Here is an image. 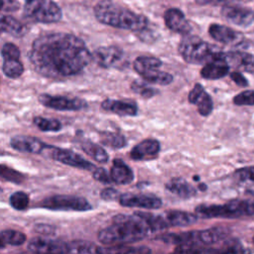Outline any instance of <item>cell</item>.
Instances as JSON below:
<instances>
[{
    "label": "cell",
    "mask_w": 254,
    "mask_h": 254,
    "mask_svg": "<svg viewBox=\"0 0 254 254\" xmlns=\"http://www.w3.org/2000/svg\"><path fill=\"white\" fill-rule=\"evenodd\" d=\"M1 32L6 33L15 38H22L29 32V27L25 23L17 20L11 15L2 14L1 16Z\"/></svg>",
    "instance_id": "cell-25"
},
{
    "label": "cell",
    "mask_w": 254,
    "mask_h": 254,
    "mask_svg": "<svg viewBox=\"0 0 254 254\" xmlns=\"http://www.w3.org/2000/svg\"><path fill=\"white\" fill-rule=\"evenodd\" d=\"M230 77L238 86H241V87L248 86V81L246 77L241 72H239V70L230 72Z\"/></svg>",
    "instance_id": "cell-45"
},
{
    "label": "cell",
    "mask_w": 254,
    "mask_h": 254,
    "mask_svg": "<svg viewBox=\"0 0 254 254\" xmlns=\"http://www.w3.org/2000/svg\"><path fill=\"white\" fill-rule=\"evenodd\" d=\"M27 248L34 253H68L67 243L42 237L33 238Z\"/></svg>",
    "instance_id": "cell-19"
},
{
    "label": "cell",
    "mask_w": 254,
    "mask_h": 254,
    "mask_svg": "<svg viewBox=\"0 0 254 254\" xmlns=\"http://www.w3.org/2000/svg\"><path fill=\"white\" fill-rule=\"evenodd\" d=\"M141 77L146 82L153 83V84H159V85H168V84H171L174 80L173 74H171L170 72H167V71L160 70V68L149 71V72L141 75Z\"/></svg>",
    "instance_id": "cell-32"
},
{
    "label": "cell",
    "mask_w": 254,
    "mask_h": 254,
    "mask_svg": "<svg viewBox=\"0 0 254 254\" xmlns=\"http://www.w3.org/2000/svg\"><path fill=\"white\" fill-rule=\"evenodd\" d=\"M250 0H195V2L199 5H226V4H234L237 2H249Z\"/></svg>",
    "instance_id": "cell-44"
},
{
    "label": "cell",
    "mask_w": 254,
    "mask_h": 254,
    "mask_svg": "<svg viewBox=\"0 0 254 254\" xmlns=\"http://www.w3.org/2000/svg\"><path fill=\"white\" fill-rule=\"evenodd\" d=\"M23 17L34 23L51 24L61 21L63 12L52 0H25Z\"/></svg>",
    "instance_id": "cell-6"
},
{
    "label": "cell",
    "mask_w": 254,
    "mask_h": 254,
    "mask_svg": "<svg viewBox=\"0 0 254 254\" xmlns=\"http://www.w3.org/2000/svg\"><path fill=\"white\" fill-rule=\"evenodd\" d=\"M131 89L133 92L140 94L144 98H151L159 93L158 89L140 81H133L131 84Z\"/></svg>",
    "instance_id": "cell-37"
},
{
    "label": "cell",
    "mask_w": 254,
    "mask_h": 254,
    "mask_svg": "<svg viewBox=\"0 0 254 254\" xmlns=\"http://www.w3.org/2000/svg\"><path fill=\"white\" fill-rule=\"evenodd\" d=\"M235 175L241 181L254 182V167H248V168L240 169L235 173Z\"/></svg>",
    "instance_id": "cell-42"
},
{
    "label": "cell",
    "mask_w": 254,
    "mask_h": 254,
    "mask_svg": "<svg viewBox=\"0 0 254 254\" xmlns=\"http://www.w3.org/2000/svg\"><path fill=\"white\" fill-rule=\"evenodd\" d=\"M30 202V197L25 191L19 190L13 192L9 197L10 205L16 210H24L28 207Z\"/></svg>",
    "instance_id": "cell-36"
},
{
    "label": "cell",
    "mask_w": 254,
    "mask_h": 254,
    "mask_svg": "<svg viewBox=\"0 0 254 254\" xmlns=\"http://www.w3.org/2000/svg\"><path fill=\"white\" fill-rule=\"evenodd\" d=\"M164 22L166 27L172 32L181 34L183 36L190 34L191 26L181 9H167L164 13Z\"/></svg>",
    "instance_id": "cell-14"
},
{
    "label": "cell",
    "mask_w": 254,
    "mask_h": 254,
    "mask_svg": "<svg viewBox=\"0 0 254 254\" xmlns=\"http://www.w3.org/2000/svg\"><path fill=\"white\" fill-rule=\"evenodd\" d=\"M163 217L168 227L173 226H188L195 223L198 216L196 213H191L185 210L170 209L163 213Z\"/></svg>",
    "instance_id": "cell-23"
},
{
    "label": "cell",
    "mask_w": 254,
    "mask_h": 254,
    "mask_svg": "<svg viewBox=\"0 0 254 254\" xmlns=\"http://www.w3.org/2000/svg\"><path fill=\"white\" fill-rule=\"evenodd\" d=\"M0 175H1L2 179L6 180L8 182H11L13 184H17V185L22 184L26 179L24 174L20 173L19 171H16L15 169H12L4 164H2L0 166Z\"/></svg>",
    "instance_id": "cell-35"
},
{
    "label": "cell",
    "mask_w": 254,
    "mask_h": 254,
    "mask_svg": "<svg viewBox=\"0 0 254 254\" xmlns=\"http://www.w3.org/2000/svg\"><path fill=\"white\" fill-rule=\"evenodd\" d=\"M39 206L50 210L63 211H87L92 208L84 197L70 194H54L45 197L39 202Z\"/></svg>",
    "instance_id": "cell-7"
},
{
    "label": "cell",
    "mask_w": 254,
    "mask_h": 254,
    "mask_svg": "<svg viewBox=\"0 0 254 254\" xmlns=\"http://www.w3.org/2000/svg\"><path fill=\"white\" fill-rule=\"evenodd\" d=\"M20 56H21V52L15 44L5 43L2 46V49H1L2 59H7V58H19L20 59Z\"/></svg>",
    "instance_id": "cell-39"
},
{
    "label": "cell",
    "mask_w": 254,
    "mask_h": 254,
    "mask_svg": "<svg viewBox=\"0 0 254 254\" xmlns=\"http://www.w3.org/2000/svg\"><path fill=\"white\" fill-rule=\"evenodd\" d=\"M100 143L112 149H121L127 145V140L119 132L104 131L100 134Z\"/></svg>",
    "instance_id": "cell-31"
},
{
    "label": "cell",
    "mask_w": 254,
    "mask_h": 254,
    "mask_svg": "<svg viewBox=\"0 0 254 254\" xmlns=\"http://www.w3.org/2000/svg\"><path fill=\"white\" fill-rule=\"evenodd\" d=\"M208 34L214 41L224 45L238 46L244 42V36L242 33L217 23L209 25Z\"/></svg>",
    "instance_id": "cell-13"
},
{
    "label": "cell",
    "mask_w": 254,
    "mask_h": 254,
    "mask_svg": "<svg viewBox=\"0 0 254 254\" xmlns=\"http://www.w3.org/2000/svg\"><path fill=\"white\" fill-rule=\"evenodd\" d=\"M93 14L99 23L117 29L139 33L149 26L146 16L137 14L113 0L98 1L93 8Z\"/></svg>",
    "instance_id": "cell-3"
},
{
    "label": "cell",
    "mask_w": 254,
    "mask_h": 254,
    "mask_svg": "<svg viewBox=\"0 0 254 254\" xmlns=\"http://www.w3.org/2000/svg\"><path fill=\"white\" fill-rule=\"evenodd\" d=\"M49 149L51 151V157L64 165L86 171H93L96 168L91 162L85 160L82 156L72 150L53 146H50Z\"/></svg>",
    "instance_id": "cell-11"
},
{
    "label": "cell",
    "mask_w": 254,
    "mask_h": 254,
    "mask_svg": "<svg viewBox=\"0 0 254 254\" xmlns=\"http://www.w3.org/2000/svg\"><path fill=\"white\" fill-rule=\"evenodd\" d=\"M165 188L170 192L180 196L181 198H190L196 194V190L186 179L176 177L166 183Z\"/></svg>",
    "instance_id": "cell-24"
},
{
    "label": "cell",
    "mask_w": 254,
    "mask_h": 254,
    "mask_svg": "<svg viewBox=\"0 0 254 254\" xmlns=\"http://www.w3.org/2000/svg\"><path fill=\"white\" fill-rule=\"evenodd\" d=\"M110 176L112 182L117 185H129L134 180V173L132 169L121 159L115 158L110 169Z\"/></svg>",
    "instance_id": "cell-22"
},
{
    "label": "cell",
    "mask_w": 254,
    "mask_h": 254,
    "mask_svg": "<svg viewBox=\"0 0 254 254\" xmlns=\"http://www.w3.org/2000/svg\"><path fill=\"white\" fill-rule=\"evenodd\" d=\"M39 102L45 107L60 111H79L87 108V102L78 97L53 95L42 93L38 96Z\"/></svg>",
    "instance_id": "cell-9"
},
{
    "label": "cell",
    "mask_w": 254,
    "mask_h": 254,
    "mask_svg": "<svg viewBox=\"0 0 254 254\" xmlns=\"http://www.w3.org/2000/svg\"><path fill=\"white\" fill-rule=\"evenodd\" d=\"M253 242H254V238H253Z\"/></svg>",
    "instance_id": "cell-48"
},
{
    "label": "cell",
    "mask_w": 254,
    "mask_h": 254,
    "mask_svg": "<svg viewBox=\"0 0 254 254\" xmlns=\"http://www.w3.org/2000/svg\"><path fill=\"white\" fill-rule=\"evenodd\" d=\"M33 123L43 132H58L62 130L63 124L58 119L46 118L42 116H36L33 119Z\"/></svg>",
    "instance_id": "cell-34"
},
{
    "label": "cell",
    "mask_w": 254,
    "mask_h": 254,
    "mask_svg": "<svg viewBox=\"0 0 254 254\" xmlns=\"http://www.w3.org/2000/svg\"><path fill=\"white\" fill-rule=\"evenodd\" d=\"M68 253H102V247L88 241L75 240L67 243Z\"/></svg>",
    "instance_id": "cell-33"
},
{
    "label": "cell",
    "mask_w": 254,
    "mask_h": 254,
    "mask_svg": "<svg viewBox=\"0 0 254 254\" xmlns=\"http://www.w3.org/2000/svg\"><path fill=\"white\" fill-rule=\"evenodd\" d=\"M183 60L189 64H206L219 52L217 47L210 45L195 35L183 36L178 46Z\"/></svg>",
    "instance_id": "cell-4"
},
{
    "label": "cell",
    "mask_w": 254,
    "mask_h": 254,
    "mask_svg": "<svg viewBox=\"0 0 254 254\" xmlns=\"http://www.w3.org/2000/svg\"><path fill=\"white\" fill-rule=\"evenodd\" d=\"M2 6L1 11L4 12H15L20 9V3L18 0H1Z\"/></svg>",
    "instance_id": "cell-43"
},
{
    "label": "cell",
    "mask_w": 254,
    "mask_h": 254,
    "mask_svg": "<svg viewBox=\"0 0 254 254\" xmlns=\"http://www.w3.org/2000/svg\"><path fill=\"white\" fill-rule=\"evenodd\" d=\"M101 109L115 113L119 116H136L138 113V105L133 101L118 100L107 98L100 104Z\"/></svg>",
    "instance_id": "cell-21"
},
{
    "label": "cell",
    "mask_w": 254,
    "mask_h": 254,
    "mask_svg": "<svg viewBox=\"0 0 254 254\" xmlns=\"http://www.w3.org/2000/svg\"><path fill=\"white\" fill-rule=\"evenodd\" d=\"M162 61L153 56H139L135 59L133 63V67L135 71L141 76L149 71L160 68L162 66Z\"/></svg>",
    "instance_id": "cell-27"
},
{
    "label": "cell",
    "mask_w": 254,
    "mask_h": 254,
    "mask_svg": "<svg viewBox=\"0 0 254 254\" xmlns=\"http://www.w3.org/2000/svg\"><path fill=\"white\" fill-rule=\"evenodd\" d=\"M119 203L127 207H140L147 209H158L162 206V199L154 194L146 193H122Z\"/></svg>",
    "instance_id": "cell-12"
},
{
    "label": "cell",
    "mask_w": 254,
    "mask_h": 254,
    "mask_svg": "<svg viewBox=\"0 0 254 254\" xmlns=\"http://www.w3.org/2000/svg\"><path fill=\"white\" fill-rule=\"evenodd\" d=\"M222 53L223 52L219 51L212 60L204 64V65L200 69L201 77L205 79L214 80L222 78L228 73L230 66L224 60Z\"/></svg>",
    "instance_id": "cell-15"
},
{
    "label": "cell",
    "mask_w": 254,
    "mask_h": 254,
    "mask_svg": "<svg viewBox=\"0 0 254 254\" xmlns=\"http://www.w3.org/2000/svg\"><path fill=\"white\" fill-rule=\"evenodd\" d=\"M100 197L107 201L115 200V199L119 200L120 193L118 192L117 190H115L113 188H105L100 191Z\"/></svg>",
    "instance_id": "cell-41"
},
{
    "label": "cell",
    "mask_w": 254,
    "mask_h": 254,
    "mask_svg": "<svg viewBox=\"0 0 254 254\" xmlns=\"http://www.w3.org/2000/svg\"><path fill=\"white\" fill-rule=\"evenodd\" d=\"M193 179L195 180V181H197V180H199V177H197V176H195V177H193Z\"/></svg>",
    "instance_id": "cell-47"
},
{
    "label": "cell",
    "mask_w": 254,
    "mask_h": 254,
    "mask_svg": "<svg viewBox=\"0 0 254 254\" xmlns=\"http://www.w3.org/2000/svg\"><path fill=\"white\" fill-rule=\"evenodd\" d=\"M80 147L85 154H87L90 158L95 160L97 163L104 164L108 162V159H109L108 153L100 145L93 143L90 140H84L80 144Z\"/></svg>",
    "instance_id": "cell-28"
},
{
    "label": "cell",
    "mask_w": 254,
    "mask_h": 254,
    "mask_svg": "<svg viewBox=\"0 0 254 254\" xmlns=\"http://www.w3.org/2000/svg\"><path fill=\"white\" fill-rule=\"evenodd\" d=\"M190 103L197 106L198 113L201 116H208L213 109V102L210 95L204 90L200 83H195L188 95Z\"/></svg>",
    "instance_id": "cell-18"
},
{
    "label": "cell",
    "mask_w": 254,
    "mask_h": 254,
    "mask_svg": "<svg viewBox=\"0 0 254 254\" xmlns=\"http://www.w3.org/2000/svg\"><path fill=\"white\" fill-rule=\"evenodd\" d=\"M194 211L201 218H234L251 215L250 200L241 199H233L224 204H199Z\"/></svg>",
    "instance_id": "cell-5"
},
{
    "label": "cell",
    "mask_w": 254,
    "mask_h": 254,
    "mask_svg": "<svg viewBox=\"0 0 254 254\" xmlns=\"http://www.w3.org/2000/svg\"><path fill=\"white\" fill-rule=\"evenodd\" d=\"M206 185H204V184H199L198 185V189L200 190H202V191H204V190H206Z\"/></svg>",
    "instance_id": "cell-46"
},
{
    "label": "cell",
    "mask_w": 254,
    "mask_h": 254,
    "mask_svg": "<svg viewBox=\"0 0 254 254\" xmlns=\"http://www.w3.org/2000/svg\"><path fill=\"white\" fill-rule=\"evenodd\" d=\"M2 71L5 76L16 79L24 72V65L19 58L2 59Z\"/></svg>",
    "instance_id": "cell-30"
},
{
    "label": "cell",
    "mask_w": 254,
    "mask_h": 254,
    "mask_svg": "<svg viewBox=\"0 0 254 254\" xmlns=\"http://www.w3.org/2000/svg\"><path fill=\"white\" fill-rule=\"evenodd\" d=\"M168 228L163 215L137 211L133 214H118L112 223L102 228L98 240L104 245L120 246L140 241L153 232Z\"/></svg>",
    "instance_id": "cell-2"
},
{
    "label": "cell",
    "mask_w": 254,
    "mask_h": 254,
    "mask_svg": "<svg viewBox=\"0 0 254 254\" xmlns=\"http://www.w3.org/2000/svg\"><path fill=\"white\" fill-rule=\"evenodd\" d=\"M160 149L161 145L158 140L148 138L141 141L132 148L130 152V157L132 160L135 161L152 160L158 156Z\"/></svg>",
    "instance_id": "cell-20"
},
{
    "label": "cell",
    "mask_w": 254,
    "mask_h": 254,
    "mask_svg": "<svg viewBox=\"0 0 254 254\" xmlns=\"http://www.w3.org/2000/svg\"><path fill=\"white\" fill-rule=\"evenodd\" d=\"M222 56L230 67L254 73V55L242 51H229L223 52Z\"/></svg>",
    "instance_id": "cell-17"
},
{
    "label": "cell",
    "mask_w": 254,
    "mask_h": 254,
    "mask_svg": "<svg viewBox=\"0 0 254 254\" xmlns=\"http://www.w3.org/2000/svg\"><path fill=\"white\" fill-rule=\"evenodd\" d=\"M28 59L37 73L57 80L79 74L93 61L82 39L64 32L48 33L36 38Z\"/></svg>",
    "instance_id": "cell-1"
},
{
    "label": "cell",
    "mask_w": 254,
    "mask_h": 254,
    "mask_svg": "<svg viewBox=\"0 0 254 254\" xmlns=\"http://www.w3.org/2000/svg\"><path fill=\"white\" fill-rule=\"evenodd\" d=\"M93 61L103 68H121L128 63L125 61L124 51L118 46H104L92 53Z\"/></svg>",
    "instance_id": "cell-8"
},
{
    "label": "cell",
    "mask_w": 254,
    "mask_h": 254,
    "mask_svg": "<svg viewBox=\"0 0 254 254\" xmlns=\"http://www.w3.org/2000/svg\"><path fill=\"white\" fill-rule=\"evenodd\" d=\"M10 146L18 152L30 154H40L49 148V145L42 140L26 135H16L12 137L10 140Z\"/></svg>",
    "instance_id": "cell-16"
},
{
    "label": "cell",
    "mask_w": 254,
    "mask_h": 254,
    "mask_svg": "<svg viewBox=\"0 0 254 254\" xmlns=\"http://www.w3.org/2000/svg\"><path fill=\"white\" fill-rule=\"evenodd\" d=\"M229 234V230L225 227H211L203 230H196L198 245H211Z\"/></svg>",
    "instance_id": "cell-26"
},
{
    "label": "cell",
    "mask_w": 254,
    "mask_h": 254,
    "mask_svg": "<svg viewBox=\"0 0 254 254\" xmlns=\"http://www.w3.org/2000/svg\"><path fill=\"white\" fill-rule=\"evenodd\" d=\"M92 178L95 181H98V182H100L102 184H106V185L113 183L112 179H111V176H110V173L108 174L107 171L103 168H95L93 170Z\"/></svg>",
    "instance_id": "cell-40"
},
{
    "label": "cell",
    "mask_w": 254,
    "mask_h": 254,
    "mask_svg": "<svg viewBox=\"0 0 254 254\" xmlns=\"http://www.w3.org/2000/svg\"><path fill=\"white\" fill-rule=\"evenodd\" d=\"M27 236L25 233L14 230V229H4L0 234V246L4 249L6 246H21L26 242Z\"/></svg>",
    "instance_id": "cell-29"
},
{
    "label": "cell",
    "mask_w": 254,
    "mask_h": 254,
    "mask_svg": "<svg viewBox=\"0 0 254 254\" xmlns=\"http://www.w3.org/2000/svg\"><path fill=\"white\" fill-rule=\"evenodd\" d=\"M221 16L229 23L247 28L254 23V11L237 4H226L221 7Z\"/></svg>",
    "instance_id": "cell-10"
},
{
    "label": "cell",
    "mask_w": 254,
    "mask_h": 254,
    "mask_svg": "<svg viewBox=\"0 0 254 254\" xmlns=\"http://www.w3.org/2000/svg\"><path fill=\"white\" fill-rule=\"evenodd\" d=\"M233 103L239 106L254 105V90L247 89L238 93L233 97Z\"/></svg>",
    "instance_id": "cell-38"
}]
</instances>
